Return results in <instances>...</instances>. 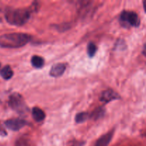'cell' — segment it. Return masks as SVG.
I'll return each mask as SVG.
<instances>
[{
    "instance_id": "9a60e30c",
    "label": "cell",
    "mask_w": 146,
    "mask_h": 146,
    "mask_svg": "<svg viewBox=\"0 0 146 146\" xmlns=\"http://www.w3.org/2000/svg\"><path fill=\"white\" fill-rule=\"evenodd\" d=\"M17 146H28V145L26 144V142H22V141H21V142L18 143Z\"/></svg>"
},
{
    "instance_id": "ba28073f",
    "label": "cell",
    "mask_w": 146,
    "mask_h": 146,
    "mask_svg": "<svg viewBox=\"0 0 146 146\" xmlns=\"http://www.w3.org/2000/svg\"><path fill=\"white\" fill-rule=\"evenodd\" d=\"M113 135V131H110L108 133L102 135L96 141L95 146H108L109 145L111 140H112Z\"/></svg>"
},
{
    "instance_id": "7a4b0ae2",
    "label": "cell",
    "mask_w": 146,
    "mask_h": 146,
    "mask_svg": "<svg viewBox=\"0 0 146 146\" xmlns=\"http://www.w3.org/2000/svg\"><path fill=\"white\" fill-rule=\"evenodd\" d=\"M31 17V11L26 8L11 9L6 11L5 19L9 24L14 26H22L25 24Z\"/></svg>"
},
{
    "instance_id": "7c38bea8",
    "label": "cell",
    "mask_w": 146,
    "mask_h": 146,
    "mask_svg": "<svg viewBox=\"0 0 146 146\" xmlns=\"http://www.w3.org/2000/svg\"><path fill=\"white\" fill-rule=\"evenodd\" d=\"M88 117H89V115H88V113H77L76 115V122L77 123H82L85 122V121L88 119Z\"/></svg>"
},
{
    "instance_id": "9c48e42d",
    "label": "cell",
    "mask_w": 146,
    "mask_h": 146,
    "mask_svg": "<svg viewBox=\"0 0 146 146\" xmlns=\"http://www.w3.org/2000/svg\"><path fill=\"white\" fill-rule=\"evenodd\" d=\"M32 116L36 122H41L45 118V113L38 107H34L32 110Z\"/></svg>"
},
{
    "instance_id": "52a82bcc",
    "label": "cell",
    "mask_w": 146,
    "mask_h": 146,
    "mask_svg": "<svg viewBox=\"0 0 146 146\" xmlns=\"http://www.w3.org/2000/svg\"><path fill=\"white\" fill-rule=\"evenodd\" d=\"M119 98V95H118L117 93H115L113 90L108 89L106 90V91H104V92L101 94L100 99H101V101L108 103L110 102V101L118 99V98Z\"/></svg>"
},
{
    "instance_id": "277c9868",
    "label": "cell",
    "mask_w": 146,
    "mask_h": 146,
    "mask_svg": "<svg viewBox=\"0 0 146 146\" xmlns=\"http://www.w3.org/2000/svg\"><path fill=\"white\" fill-rule=\"evenodd\" d=\"M9 105L14 111L19 113H24L27 111V107L24 98L19 93H14L10 96Z\"/></svg>"
},
{
    "instance_id": "4fadbf2b",
    "label": "cell",
    "mask_w": 146,
    "mask_h": 146,
    "mask_svg": "<svg viewBox=\"0 0 146 146\" xmlns=\"http://www.w3.org/2000/svg\"><path fill=\"white\" fill-rule=\"evenodd\" d=\"M98 48H97L96 45L94 43L90 42L88 44V47H87V53H88V56L92 58V57L94 56L96 54V51Z\"/></svg>"
},
{
    "instance_id": "8992f818",
    "label": "cell",
    "mask_w": 146,
    "mask_h": 146,
    "mask_svg": "<svg viewBox=\"0 0 146 146\" xmlns=\"http://www.w3.org/2000/svg\"><path fill=\"white\" fill-rule=\"evenodd\" d=\"M66 68V66L64 63H58V64H54L50 70V76L55 78L61 76L65 72Z\"/></svg>"
},
{
    "instance_id": "8fae6325",
    "label": "cell",
    "mask_w": 146,
    "mask_h": 146,
    "mask_svg": "<svg viewBox=\"0 0 146 146\" xmlns=\"http://www.w3.org/2000/svg\"><path fill=\"white\" fill-rule=\"evenodd\" d=\"M31 64L36 68H41L44 65V60L42 57L39 56H33L31 59Z\"/></svg>"
},
{
    "instance_id": "5bb4252c",
    "label": "cell",
    "mask_w": 146,
    "mask_h": 146,
    "mask_svg": "<svg viewBox=\"0 0 146 146\" xmlns=\"http://www.w3.org/2000/svg\"><path fill=\"white\" fill-rule=\"evenodd\" d=\"M0 135H7V133L5 132L4 129H3L2 127L1 126V125H0Z\"/></svg>"
},
{
    "instance_id": "2e32d148",
    "label": "cell",
    "mask_w": 146,
    "mask_h": 146,
    "mask_svg": "<svg viewBox=\"0 0 146 146\" xmlns=\"http://www.w3.org/2000/svg\"><path fill=\"white\" fill-rule=\"evenodd\" d=\"M0 68H1V63H0Z\"/></svg>"
},
{
    "instance_id": "3957f363",
    "label": "cell",
    "mask_w": 146,
    "mask_h": 146,
    "mask_svg": "<svg viewBox=\"0 0 146 146\" xmlns=\"http://www.w3.org/2000/svg\"><path fill=\"white\" fill-rule=\"evenodd\" d=\"M120 22L124 27H138L141 24V19L135 11H123L120 16Z\"/></svg>"
},
{
    "instance_id": "6da1fadb",
    "label": "cell",
    "mask_w": 146,
    "mask_h": 146,
    "mask_svg": "<svg viewBox=\"0 0 146 146\" xmlns=\"http://www.w3.org/2000/svg\"><path fill=\"white\" fill-rule=\"evenodd\" d=\"M31 36L25 33H10L0 36V46L6 48L22 47L30 42Z\"/></svg>"
},
{
    "instance_id": "30bf717a",
    "label": "cell",
    "mask_w": 146,
    "mask_h": 146,
    "mask_svg": "<svg viewBox=\"0 0 146 146\" xmlns=\"http://www.w3.org/2000/svg\"><path fill=\"white\" fill-rule=\"evenodd\" d=\"M0 75L4 79L9 80L14 76V71L11 69L10 66L7 65L1 68V71H0Z\"/></svg>"
},
{
    "instance_id": "5b68a950",
    "label": "cell",
    "mask_w": 146,
    "mask_h": 146,
    "mask_svg": "<svg viewBox=\"0 0 146 146\" xmlns=\"http://www.w3.org/2000/svg\"><path fill=\"white\" fill-rule=\"evenodd\" d=\"M4 124L9 129L13 131H17L24 128L27 125V122L20 118H15V119L7 120V121H5Z\"/></svg>"
}]
</instances>
